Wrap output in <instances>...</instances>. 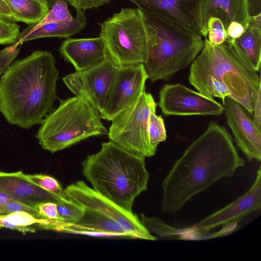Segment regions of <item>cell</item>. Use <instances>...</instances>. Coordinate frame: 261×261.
Instances as JSON below:
<instances>
[{
    "mask_svg": "<svg viewBox=\"0 0 261 261\" xmlns=\"http://www.w3.org/2000/svg\"><path fill=\"white\" fill-rule=\"evenodd\" d=\"M228 42L244 62L255 71H259L261 60V14L251 16L244 33Z\"/></svg>",
    "mask_w": 261,
    "mask_h": 261,
    "instance_id": "obj_19",
    "label": "cell"
},
{
    "mask_svg": "<svg viewBox=\"0 0 261 261\" xmlns=\"http://www.w3.org/2000/svg\"><path fill=\"white\" fill-rule=\"evenodd\" d=\"M9 8L14 21L28 24L38 23L47 14L49 8L44 0H4Z\"/></svg>",
    "mask_w": 261,
    "mask_h": 261,
    "instance_id": "obj_22",
    "label": "cell"
},
{
    "mask_svg": "<svg viewBox=\"0 0 261 261\" xmlns=\"http://www.w3.org/2000/svg\"><path fill=\"white\" fill-rule=\"evenodd\" d=\"M144 159L109 141L85 158L83 174L97 193L132 213L135 198L147 189L149 176Z\"/></svg>",
    "mask_w": 261,
    "mask_h": 261,
    "instance_id": "obj_3",
    "label": "cell"
},
{
    "mask_svg": "<svg viewBox=\"0 0 261 261\" xmlns=\"http://www.w3.org/2000/svg\"><path fill=\"white\" fill-rule=\"evenodd\" d=\"M140 11L148 33L147 57L143 65L148 79L151 82L168 80L193 63L204 40L201 36L160 16Z\"/></svg>",
    "mask_w": 261,
    "mask_h": 261,
    "instance_id": "obj_4",
    "label": "cell"
},
{
    "mask_svg": "<svg viewBox=\"0 0 261 261\" xmlns=\"http://www.w3.org/2000/svg\"><path fill=\"white\" fill-rule=\"evenodd\" d=\"M20 26L14 21L0 17V44H13L18 42Z\"/></svg>",
    "mask_w": 261,
    "mask_h": 261,
    "instance_id": "obj_29",
    "label": "cell"
},
{
    "mask_svg": "<svg viewBox=\"0 0 261 261\" xmlns=\"http://www.w3.org/2000/svg\"><path fill=\"white\" fill-rule=\"evenodd\" d=\"M24 176L33 184L52 194L56 200L58 199H70L65 189L53 177L42 174H25Z\"/></svg>",
    "mask_w": 261,
    "mask_h": 261,
    "instance_id": "obj_27",
    "label": "cell"
},
{
    "mask_svg": "<svg viewBox=\"0 0 261 261\" xmlns=\"http://www.w3.org/2000/svg\"><path fill=\"white\" fill-rule=\"evenodd\" d=\"M19 45L17 42L0 50V76L7 71L18 55L20 50Z\"/></svg>",
    "mask_w": 261,
    "mask_h": 261,
    "instance_id": "obj_31",
    "label": "cell"
},
{
    "mask_svg": "<svg viewBox=\"0 0 261 261\" xmlns=\"http://www.w3.org/2000/svg\"><path fill=\"white\" fill-rule=\"evenodd\" d=\"M245 164L226 128L211 122L185 150L164 179L162 211L174 214L194 196Z\"/></svg>",
    "mask_w": 261,
    "mask_h": 261,
    "instance_id": "obj_1",
    "label": "cell"
},
{
    "mask_svg": "<svg viewBox=\"0 0 261 261\" xmlns=\"http://www.w3.org/2000/svg\"><path fill=\"white\" fill-rule=\"evenodd\" d=\"M154 101L152 94L144 90L111 121L108 134L110 141L134 154L144 158L154 155L148 136L149 118Z\"/></svg>",
    "mask_w": 261,
    "mask_h": 261,
    "instance_id": "obj_8",
    "label": "cell"
},
{
    "mask_svg": "<svg viewBox=\"0 0 261 261\" xmlns=\"http://www.w3.org/2000/svg\"><path fill=\"white\" fill-rule=\"evenodd\" d=\"M252 116L254 124L261 129V91L258 92L255 100Z\"/></svg>",
    "mask_w": 261,
    "mask_h": 261,
    "instance_id": "obj_35",
    "label": "cell"
},
{
    "mask_svg": "<svg viewBox=\"0 0 261 261\" xmlns=\"http://www.w3.org/2000/svg\"><path fill=\"white\" fill-rule=\"evenodd\" d=\"M36 208L43 219L62 222L56 202L51 201L41 202L37 205Z\"/></svg>",
    "mask_w": 261,
    "mask_h": 261,
    "instance_id": "obj_32",
    "label": "cell"
},
{
    "mask_svg": "<svg viewBox=\"0 0 261 261\" xmlns=\"http://www.w3.org/2000/svg\"><path fill=\"white\" fill-rule=\"evenodd\" d=\"M0 17L13 21V15L4 0H0Z\"/></svg>",
    "mask_w": 261,
    "mask_h": 261,
    "instance_id": "obj_37",
    "label": "cell"
},
{
    "mask_svg": "<svg viewBox=\"0 0 261 261\" xmlns=\"http://www.w3.org/2000/svg\"><path fill=\"white\" fill-rule=\"evenodd\" d=\"M44 1H46V0H44Z\"/></svg>",
    "mask_w": 261,
    "mask_h": 261,
    "instance_id": "obj_41",
    "label": "cell"
},
{
    "mask_svg": "<svg viewBox=\"0 0 261 261\" xmlns=\"http://www.w3.org/2000/svg\"><path fill=\"white\" fill-rule=\"evenodd\" d=\"M250 17L248 0H204L202 8L203 35L206 38V27L208 19H220L226 30L233 21L240 23L246 28Z\"/></svg>",
    "mask_w": 261,
    "mask_h": 261,
    "instance_id": "obj_18",
    "label": "cell"
},
{
    "mask_svg": "<svg viewBox=\"0 0 261 261\" xmlns=\"http://www.w3.org/2000/svg\"><path fill=\"white\" fill-rule=\"evenodd\" d=\"M148 79L143 64L118 67L110 88L101 118L112 121L145 90Z\"/></svg>",
    "mask_w": 261,
    "mask_h": 261,
    "instance_id": "obj_12",
    "label": "cell"
},
{
    "mask_svg": "<svg viewBox=\"0 0 261 261\" xmlns=\"http://www.w3.org/2000/svg\"><path fill=\"white\" fill-rule=\"evenodd\" d=\"M99 36L108 57L118 66L144 64L148 46V33L138 9L122 8L101 23Z\"/></svg>",
    "mask_w": 261,
    "mask_h": 261,
    "instance_id": "obj_7",
    "label": "cell"
},
{
    "mask_svg": "<svg viewBox=\"0 0 261 261\" xmlns=\"http://www.w3.org/2000/svg\"><path fill=\"white\" fill-rule=\"evenodd\" d=\"M246 28L239 22L233 21L228 26L226 31L227 39L226 41H232L240 37L245 32Z\"/></svg>",
    "mask_w": 261,
    "mask_h": 261,
    "instance_id": "obj_34",
    "label": "cell"
},
{
    "mask_svg": "<svg viewBox=\"0 0 261 261\" xmlns=\"http://www.w3.org/2000/svg\"><path fill=\"white\" fill-rule=\"evenodd\" d=\"M140 216L141 223L150 232H153L164 238L185 239V234L183 228L173 227L156 217H148L143 214H141Z\"/></svg>",
    "mask_w": 261,
    "mask_h": 261,
    "instance_id": "obj_24",
    "label": "cell"
},
{
    "mask_svg": "<svg viewBox=\"0 0 261 261\" xmlns=\"http://www.w3.org/2000/svg\"><path fill=\"white\" fill-rule=\"evenodd\" d=\"M65 190L72 201L116 221L134 238L150 241L158 239L142 224L137 215L123 210L84 181H78L68 186Z\"/></svg>",
    "mask_w": 261,
    "mask_h": 261,
    "instance_id": "obj_9",
    "label": "cell"
},
{
    "mask_svg": "<svg viewBox=\"0 0 261 261\" xmlns=\"http://www.w3.org/2000/svg\"><path fill=\"white\" fill-rule=\"evenodd\" d=\"M100 118L98 111L82 97L61 99L43 119L36 137L43 149L54 153L91 137L108 135Z\"/></svg>",
    "mask_w": 261,
    "mask_h": 261,
    "instance_id": "obj_6",
    "label": "cell"
},
{
    "mask_svg": "<svg viewBox=\"0 0 261 261\" xmlns=\"http://www.w3.org/2000/svg\"><path fill=\"white\" fill-rule=\"evenodd\" d=\"M59 77L49 51L36 50L14 62L0 79V112L22 128L40 124L56 100Z\"/></svg>",
    "mask_w": 261,
    "mask_h": 261,
    "instance_id": "obj_2",
    "label": "cell"
},
{
    "mask_svg": "<svg viewBox=\"0 0 261 261\" xmlns=\"http://www.w3.org/2000/svg\"><path fill=\"white\" fill-rule=\"evenodd\" d=\"M0 226L9 228L13 230H17L21 232L23 234L28 232L34 233L36 229L31 226H20L10 224L4 220L0 219Z\"/></svg>",
    "mask_w": 261,
    "mask_h": 261,
    "instance_id": "obj_36",
    "label": "cell"
},
{
    "mask_svg": "<svg viewBox=\"0 0 261 261\" xmlns=\"http://www.w3.org/2000/svg\"><path fill=\"white\" fill-rule=\"evenodd\" d=\"M118 68L108 57L100 64L86 70L75 71L62 80L75 96L84 98L100 114Z\"/></svg>",
    "mask_w": 261,
    "mask_h": 261,
    "instance_id": "obj_10",
    "label": "cell"
},
{
    "mask_svg": "<svg viewBox=\"0 0 261 261\" xmlns=\"http://www.w3.org/2000/svg\"><path fill=\"white\" fill-rule=\"evenodd\" d=\"M84 208L79 220L73 224L62 222L59 231H93L111 234L115 237L134 238L116 221L94 210Z\"/></svg>",
    "mask_w": 261,
    "mask_h": 261,
    "instance_id": "obj_20",
    "label": "cell"
},
{
    "mask_svg": "<svg viewBox=\"0 0 261 261\" xmlns=\"http://www.w3.org/2000/svg\"><path fill=\"white\" fill-rule=\"evenodd\" d=\"M112 0H70L69 3L75 9H87L97 8L108 4Z\"/></svg>",
    "mask_w": 261,
    "mask_h": 261,
    "instance_id": "obj_33",
    "label": "cell"
},
{
    "mask_svg": "<svg viewBox=\"0 0 261 261\" xmlns=\"http://www.w3.org/2000/svg\"><path fill=\"white\" fill-rule=\"evenodd\" d=\"M58 0H46V2L49 8V9L51 8V7L52 6L53 4L56 1H57ZM64 1H66L67 2H68V3L69 2L70 0H64Z\"/></svg>",
    "mask_w": 261,
    "mask_h": 261,
    "instance_id": "obj_39",
    "label": "cell"
},
{
    "mask_svg": "<svg viewBox=\"0 0 261 261\" xmlns=\"http://www.w3.org/2000/svg\"><path fill=\"white\" fill-rule=\"evenodd\" d=\"M76 15L69 24L50 23L34 30L24 29L20 33L18 43L47 37L69 38L82 31L86 25V18L84 10L76 9Z\"/></svg>",
    "mask_w": 261,
    "mask_h": 261,
    "instance_id": "obj_21",
    "label": "cell"
},
{
    "mask_svg": "<svg viewBox=\"0 0 261 261\" xmlns=\"http://www.w3.org/2000/svg\"><path fill=\"white\" fill-rule=\"evenodd\" d=\"M56 203L62 222L65 224H73L76 222L84 212L85 208L70 198L58 199L56 200Z\"/></svg>",
    "mask_w": 261,
    "mask_h": 261,
    "instance_id": "obj_28",
    "label": "cell"
},
{
    "mask_svg": "<svg viewBox=\"0 0 261 261\" xmlns=\"http://www.w3.org/2000/svg\"><path fill=\"white\" fill-rule=\"evenodd\" d=\"M158 105L165 116L221 115L223 106L207 97L178 83L165 84L160 89Z\"/></svg>",
    "mask_w": 261,
    "mask_h": 261,
    "instance_id": "obj_11",
    "label": "cell"
},
{
    "mask_svg": "<svg viewBox=\"0 0 261 261\" xmlns=\"http://www.w3.org/2000/svg\"><path fill=\"white\" fill-rule=\"evenodd\" d=\"M261 208V166L250 188L233 202L201 220L190 229L204 233L222 225H228Z\"/></svg>",
    "mask_w": 261,
    "mask_h": 261,
    "instance_id": "obj_15",
    "label": "cell"
},
{
    "mask_svg": "<svg viewBox=\"0 0 261 261\" xmlns=\"http://www.w3.org/2000/svg\"><path fill=\"white\" fill-rule=\"evenodd\" d=\"M206 32L208 40L215 45H220L226 42L227 35L222 21L216 17L210 18L206 24Z\"/></svg>",
    "mask_w": 261,
    "mask_h": 261,
    "instance_id": "obj_30",
    "label": "cell"
},
{
    "mask_svg": "<svg viewBox=\"0 0 261 261\" xmlns=\"http://www.w3.org/2000/svg\"><path fill=\"white\" fill-rule=\"evenodd\" d=\"M11 199H12L0 191V212L3 206Z\"/></svg>",
    "mask_w": 261,
    "mask_h": 261,
    "instance_id": "obj_38",
    "label": "cell"
},
{
    "mask_svg": "<svg viewBox=\"0 0 261 261\" xmlns=\"http://www.w3.org/2000/svg\"><path fill=\"white\" fill-rule=\"evenodd\" d=\"M157 103L151 104L148 122V136L152 150L155 153L158 145L167 138L164 120L161 116L156 114Z\"/></svg>",
    "mask_w": 261,
    "mask_h": 261,
    "instance_id": "obj_26",
    "label": "cell"
},
{
    "mask_svg": "<svg viewBox=\"0 0 261 261\" xmlns=\"http://www.w3.org/2000/svg\"><path fill=\"white\" fill-rule=\"evenodd\" d=\"M144 10L160 16L184 29L203 35L204 0H129Z\"/></svg>",
    "mask_w": 261,
    "mask_h": 261,
    "instance_id": "obj_13",
    "label": "cell"
},
{
    "mask_svg": "<svg viewBox=\"0 0 261 261\" xmlns=\"http://www.w3.org/2000/svg\"><path fill=\"white\" fill-rule=\"evenodd\" d=\"M227 123L237 146L249 160L261 161V129L252 115L238 102L227 97L223 102Z\"/></svg>",
    "mask_w": 261,
    "mask_h": 261,
    "instance_id": "obj_14",
    "label": "cell"
},
{
    "mask_svg": "<svg viewBox=\"0 0 261 261\" xmlns=\"http://www.w3.org/2000/svg\"><path fill=\"white\" fill-rule=\"evenodd\" d=\"M0 191L13 200L36 208L41 202H56L52 194L29 181L21 171L0 172Z\"/></svg>",
    "mask_w": 261,
    "mask_h": 261,
    "instance_id": "obj_17",
    "label": "cell"
},
{
    "mask_svg": "<svg viewBox=\"0 0 261 261\" xmlns=\"http://www.w3.org/2000/svg\"><path fill=\"white\" fill-rule=\"evenodd\" d=\"M0 219L10 224L20 226L36 225L41 229L56 230L61 222L39 219L23 211L1 215Z\"/></svg>",
    "mask_w": 261,
    "mask_h": 261,
    "instance_id": "obj_23",
    "label": "cell"
},
{
    "mask_svg": "<svg viewBox=\"0 0 261 261\" xmlns=\"http://www.w3.org/2000/svg\"><path fill=\"white\" fill-rule=\"evenodd\" d=\"M73 18L68 8L67 2L58 0L53 4L48 12L41 20L36 24H30L26 29L34 30L50 23L68 24L73 21Z\"/></svg>",
    "mask_w": 261,
    "mask_h": 261,
    "instance_id": "obj_25",
    "label": "cell"
},
{
    "mask_svg": "<svg viewBox=\"0 0 261 261\" xmlns=\"http://www.w3.org/2000/svg\"><path fill=\"white\" fill-rule=\"evenodd\" d=\"M59 51L76 71L95 67L108 57L105 44L100 36L89 38H68L62 43Z\"/></svg>",
    "mask_w": 261,
    "mask_h": 261,
    "instance_id": "obj_16",
    "label": "cell"
},
{
    "mask_svg": "<svg viewBox=\"0 0 261 261\" xmlns=\"http://www.w3.org/2000/svg\"><path fill=\"white\" fill-rule=\"evenodd\" d=\"M1 228V227L0 226V228Z\"/></svg>",
    "mask_w": 261,
    "mask_h": 261,
    "instance_id": "obj_40",
    "label": "cell"
},
{
    "mask_svg": "<svg viewBox=\"0 0 261 261\" xmlns=\"http://www.w3.org/2000/svg\"><path fill=\"white\" fill-rule=\"evenodd\" d=\"M242 59L231 44L211 43L205 38L199 54L192 63L188 77L190 84L212 77L225 86L230 98L238 102L252 115L261 91L259 75Z\"/></svg>",
    "mask_w": 261,
    "mask_h": 261,
    "instance_id": "obj_5",
    "label": "cell"
}]
</instances>
